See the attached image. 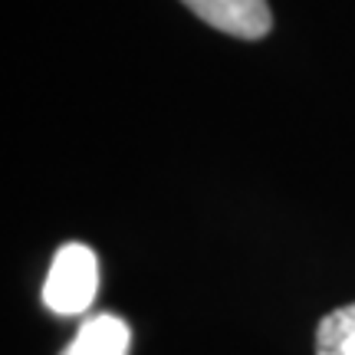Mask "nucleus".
<instances>
[{"label": "nucleus", "mask_w": 355, "mask_h": 355, "mask_svg": "<svg viewBox=\"0 0 355 355\" xmlns=\"http://www.w3.org/2000/svg\"><path fill=\"white\" fill-rule=\"evenodd\" d=\"M99 290V260L86 243H63L43 283V303L60 316L86 313Z\"/></svg>", "instance_id": "obj_1"}, {"label": "nucleus", "mask_w": 355, "mask_h": 355, "mask_svg": "<svg viewBox=\"0 0 355 355\" xmlns=\"http://www.w3.org/2000/svg\"><path fill=\"white\" fill-rule=\"evenodd\" d=\"M204 24L237 40H263L273 26L266 0H181Z\"/></svg>", "instance_id": "obj_2"}, {"label": "nucleus", "mask_w": 355, "mask_h": 355, "mask_svg": "<svg viewBox=\"0 0 355 355\" xmlns=\"http://www.w3.org/2000/svg\"><path fill=\"white\" fill-rule=\"evenodd\" d=\"M132 332L119 316H92L83 322L63 355H128Z\"/></svg>", "instance_id": "obj_3"}, {"label": "nucleus", "mask_w": 355, "mask_h": 355, "mask_svg": "<svg viewBox=\"0 0 355 355\" xmlns=\"http://www.w3.org/2000/svg\"><path fill=\"white\" fill-rule=\"evenodd\" d=\"M316 355H355V303L322 316L316 329Z\"/></svg>", "instance_id": "obj_4"}]
</instances>
